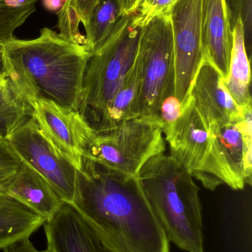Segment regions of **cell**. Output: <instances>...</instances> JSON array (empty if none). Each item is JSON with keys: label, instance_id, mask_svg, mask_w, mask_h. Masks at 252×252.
Returning <instances> with one entry per match:
<instances>
[{"label": "cell", "instance_id": "cell-1", "mask_svg": "<svg viewBox=\"0 0 252 252\" xmlns=\"http://www.w3.org/2000/svg\"><path fill=\"white\" fill-rule=\"evenodd\" d=\"M71 204L114 252H170L138 176L107 170L82 157Z\"/></svg>", "mask_w": 252, "mask_h": 252}, {"label": "cell", "instance_id": "cell-2", "mask_svg": "<svg viewBox=\"0 0 252 252\" xmlns=\"http://www.w3.org/2000/svg\"><path fill=\"white\" fill-rule=\"evenodd\" d=\"M92 53L50 28L34 39L0 44L1 72L31 105L50 100L78 112L87 62Z\"/></svg>", "mask_w": 252, "mask_h": 252}, {"label": "cell", "instance_id": "cell-3", "mask_svg": "<svg viewBox=\"0 0 252 252\" xmlns=\"http://www.w3.org/2000/svg\"><path fill=\"white\" fill-rule=\"evenodd\" d=\"M145 196L170 242L188 252H205L199 188L170 156L158 154L138 174Z\"/></svg>", "mask_w": 252, "mask_h": 252}, {"label": "cell", "instance_id": "cell-4", "mask_svg": "<svg viewBox=\"0 0 252 252\" xmlns=\"http://www.w3.org/2000/svg\"><path fill=\"white\" fill-rule=\"evenodd\" d=\"M166 140L155 117H140L103 130L92 128L82 157L107 170L137 176L152 157L164 154Z\"/></svg>", "mask_w": 252, "mask_h": 252}, {"label": "cell", "instance_id": "cell-5", "mask_svg": "<svg viewBox=\"0 0 252 252\" xmlns=\"http://www.w3.org/2000/svg\"><path fill=\"white\" fill-rule=\"evenodd\" d=\"M142 28L128 15L115 35L87 62L78 112L91 127L112 100L136 59Z\"/></svg>", "mask_w": 252, "mask_h": 252}, {"label": "cell", "instance_id": "cell-6", "mask_svg": "<svg viewBox=\"0 0 252 252\" xmlns=\"http://www.w3.org/2000/svg\"><path fill=\"white\" fill-rule=\"evenodd\" d=\"M140 78L139 118L155 117L161 103L175 94V55L170 15L142 27L135 59Z\"/></svg>", "mask_w": 252, "mask_h": 252}, {"label": "cell", "instance_id": "cell-7", "mask_svg": "<svg viewBox=\"0 0 252 252\" xmlns=\"http://www.w3.org/2000/svg\"><path fill=\"white\" fill-rule=\"evenodd\" d=\"M164 136L170 145L171 158L207 189L213 191L220 185H226L208 124L192 97Z\"/></svg>", "mask_w": 252, "mask_h": 252}, {"label": "cell", "instance_id": "cell-8", "mask_svg": "<svg viewBox=\"0 0 252 252\" xmlns=\"http://www.w3.org/2000/svg\"><path fill=\"white\" fill-rule=\"evenodd\" d=\"M5 138L22 162L39 173L64 201L72 202L77 169L53 146L33 117Z\"/></svg>", "mask_w": 252, "mask_h": 252}, {"label": "cell", "instance_id": "cell-9", "mask_svg": "<svg viewBox=\"0 0 252 252\" xmlns=\"http://www.w3.org/2000/svg\"><path fill=\"white\" fill-rule=\"evenodd\" d=\"M202 0H178L170 12L175 55V94L182 109L204 59L201 43Z\"/></svg>", "mask_w": 252, "mask_h": 252}, {"label": "cell", "instance_id": "cell-10", "mask_svg": "<svg viewBox=\"0 0 252 252\" xmlns=\"http://www.w3.org/2000/svg\"><path fill=\"white\" fill-rule=\"evenodd\" d=\"M252 104L241 108L235 121L209 125L216 154L226 178V185L243 189L252 185Z\"/></svg>", "mask_w": 252, "mask_h": 252}, {"label": "cell", "instance_id": "cell-11", "mask_svg": "<svg viewBox=\"0 0 252 252\" xmlns=\"http://www.w3.org/2000/svg\"><path fill=\"white\" fill-rule=\"evenodd\" d=\"M33 118L53 146L74 167H81L82 151L92 127L77 111L62 107L50 100L32 103Z\"/></svg>", "mask_w": 252, "mask_h": 252}, {"label": "cell", "instance_id": "cell-12", "mask_svg": "<svg viewBox=\"0 0 252 252\" xmlns=\"http://www.w3.org/2000/svg\"><path fill=\"white\" fill-rule=\"evenodd\" d=\"M44 225L52 252H114L71 203L63 201Z\"/></svg>", "mask_w": 252, "mask_h": 252}, {"label": "cell", "instance_id": "cell-13", "mask_svg": "<svg viewBox=\"0 0 252 252\" xmlns=\"http://www.w3.org/2000/svg\"><path fill=\"white\" fill-rule=\"evenodd\" d=\"M195 107L209 125L235 121L241 114L217 69L203 59L191 88Z\"/></svg>", "mask_w": 252, "mask_h": 252}, {"label": "cell", "instance_id": "cell-14", "mask_svg": "<svg viewBox=\"0 0 252 252\" xmlns=\"http://www.w3.org/2000/svg\"><path fill=\"white\" fill-rule=\"evenodd\" d=\"M201 43L204 59L217 69L224 81L229 73L233 44L225 0H202Z\"/></svg>", "mask_w": 252, "mask_h": 252}, {"label": "cell", "instance_id": "cell-15", "mask_svg": "<svg viewBox=\"0 0 252 252\" xmlns=\"http://www.w3.org/2000/svg\"><path fill=\"white\" fill-rule=\"evenodd\" d=\"M1 189L46 220L56 213L64 201L39 173L23 162L16 176Z\"/></svg>", "mask_w": 252, "mask_h": 252}, {"label": "cell", "instance_id": "cell-16", "mask_svg": "<svg viewBox=\"0 0 252 252\" xmlns=\"http://www.w3.org/2000/svg\"><path fill=\"white\" fill-rule=\"evenodd\" d=\"M45 221L44 218L0 188V250L31 237Z\"/></svg>", "mask_w": 252, "mask_h": 252}, {"label": "cell", "instance_id": "cell-17", "mask_svg": "<svg viewBox=\"0 0 252 252\" xmlns=\"http://www.w3.org/2000/svg\"><path fill=\"white\" fill-rule=\"evenodd\" d=\"M139 70L134 62L112 100L91 126L92 128L103 130L139 118Z\"/></svg>", "mask_w": 252, "mask_h": 252}, {"label": "cell", "instance_id": "cell-18", "mask_svg": "<svg viewBox=\"0 0 252 252\" xmlns=\"http://www.w3.org/2000/svg\"><path fill=\"white\" fill-rule=\"evenodd\" d=\"M223 83L240 108L252 104L250 58L246 49L244 26L241 20L237 22L234 28L229 73Z\"/></svg>", "mask_w": 252, "mask_h": 252}, {"label": "cell", "instance_id": "cell-19", "mask_svg": "<svg viewBox=\"0 0 252 252\" xmlns=\"http://www.w3.org/2000/svg\"><path fill=\"white\" fill-rule=\"evenodd\" d=\"M127 16L119 0H99L84 26L89 51L93 54L102 48L119 30Z\"/></svg>", "mask_w": 252, "mask_h": 252}, {"label": "cell", "instance_id": "cell-20", "mask_svg": "<svg viewBox=\"0 0 252 252\" xmlns=\"http://www.w3.org/2000/svg\"><path fill=\"white\" fill-rule=\"evenodd\" d=\"M33 106L0 72V136L9 134L33 117Z\"/></svg>", "mask_w": 252, "mask_h": 252}, {"label": "cell", "instance_id": "cell-21", "mask_svg": "<svg viewBox=\"0 0 252 252\" xmlns=\"http://www.w3.org/2000/svg\"><path fill=\"white\" fill-rule=\"evenodd\" d=\"M99 0H65L56 12L59 34L72 42L86 46V38L79 31L80 24L85 25Z\"/></svg>", "mask_w": 252, "mask_h": 252}, {"label": "cell", "instance_id": "cell-22", "mask_svg": "<svg viewBox=\"0 0 252 252\" xmlns=\"http://www.w3.org/2000/svg\"><path fill=\"white\" fill-rule=\"evenodd\" d=\"M37 0H0V44L13 33L36 11Z\"/></svg>", "mask_w": 252, "mask_h": 252}, {"label": "cell", "instance_id": "cell-23", "mask_svg": "<svg viewBox=\"0 0 252 252\" xmlns=\"http://www.w3.org/2000/svg\"><path fill=\"white\" fill-rule=\"evenodd\" d=\"M229 16L231 31L238 20H241L244 26L246 49L249 57L252 47V0H225Z\"/></svg>", "mask_w": 252, "mask_h": 252}, {"label": "cell", "instance_id": "cell-24", "mask_svg": "<svg viewBox=\"0 0 252 252\" xmlns=\"http://www.w3.org/2000/svg\"><path fill=\"white\" fill-rule=\"evenodd\" d=\"M178 0H137L131 13L133 23L139 28L147 25L158 16L170 15L173 6Z\"/></svg>", "mask_w": 252, "mask_h": 252}, {"label": "cell", "instance_id": "cell-25", "mask_svg": "<svg viewBox=\"0 0 252 252\" xmlns=\"http://www.w3.org/2000/svg\"><path fill=\"white\" fill-rule=\"evenodd\" d=\"M22 164L7 139L0 136V188H4L13 179Z\"/></svg>", "mask_w": 252, "mask_h": 252}, {"label": "cell", "instance_id": "cell-26", "mask_svg": "<svg viewBox=\"0 0 252 252\" xmlns=\"http://www.w3.org/2000/svg\"><path fill=\"white\" fill-rule=\"evenodd\" d=\"M182 111L181 103L176 94L169 96L161 103L155 118L158 119L164 136L176 124Z\"/></svg>", "mask_w": 252, "mask_h": 252}, {"label": "cell", "instance_id": "cell-27", "mask_svg": "<svg viewBox=\"0 0 252 252\" xmlns=\"http://www.w3.org/2000/svg\"><path fill=\"white\" fill-rule=\"evenodd\" d=\"M3 252H52L48 248L40 251L30 241V237L18 240L1 249Z\"/></svg>", "mask_w": 252, "mask_h": 252}, {"label": "cell", "instance_id": "cell-28", "mask_svg": "<svg viewBox=\"0 0 252 252\" xmlns=\"http://www.w3.org/2000/svg\"><path fill=\"white\" fill-rule=\"evenodd\" d=\"M65 2V0H42L43 5L50 11H59Z\"/></svg>", "mask_w": 252, "mask_h": 252}, {"label": "cell", "instance_id": "cell-29", "mask_svg": "<svg viewBox=\"0 0 252 252\" xmlns=\"http://www.w3.org/2000/svg\"><path fill=\"white\" fill-rule=\"evenodd\" d=\"M123 11L127 15L131 14L134 10L137 0H119Z\"/></svg>", "mask_w": 252, "mask_h": 252}]
</instances>
